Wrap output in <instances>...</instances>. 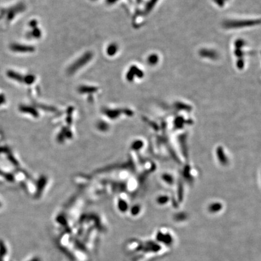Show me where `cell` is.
<instances>
[{
	"label": "cell",
	"mask_w": 261,
	"mask_h": 261,
	"mask_svg": "<svg viewBox=\"0 0 261 261\" xmlns=\"http://www.w3.org/2000/svg\"><path fill=\"white\" fill-rule=\"evenodd\" d=\"M159 59L158 57L156 55H151L150 56V58H148V61L149 63L151 64H155L157 62Z\"/></svg>",
	"instance_id": "cell-2"
},
{
	"label": "cell",
	"mask_w": 261,
	"mask_h": 261,
	"mask_svg": "<svg viewBox=\"0 0 261 261\" xmlns=\"http://www.w3.org/2000/svg\"><path fill=\"white\" fill-rule=\"evenodd\" d=\"M256 21H232L226 23L227 27H241L244 26H249L254 25Z\"/></svg>",
	"instance_id": "cell-1"
}]
</instances>
